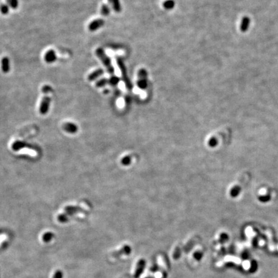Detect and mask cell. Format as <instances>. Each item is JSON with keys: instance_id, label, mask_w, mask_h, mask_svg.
Returning a JSON list of instances; mask_svg holds the SVG:
<instances>
[{"instance_id": "6da1fadb", "label": "cell", "mask_w": 278, "mask_h": 278, "mask_svg": "<svg viewBox=\"0 0 278 278\" xmlns=\"http://www.w3.org/2000/svg\"><path fill=\"white\" fill-rule=\"evenodd\" d=\"M95 54L97 58L101 60L102 63L104 65L108 73L111 75H114L115 68L112 65L111 60L110 57L107 55L104 50L101 48H98L95 50Z\"/></svg>"}, {"instance_id": "7a4b0ae2", "label": "cell", "mask_w": 278, "mask_h": 278, "mask_svg": "<svg viewBox=\"0 0 278 278\" xmlns=\"http://www.w3.org/2000/svg\"><path fill=\"white\" fill-rule=\"evenodd\" d=\"M116 62H117V64L118 66V68H119L121 70L122 79L124 82L126 88L128 90H131L133 89V84L131 83V81L130 79V77H129L128 76L126 66L124 63L123 59H122V58H121L120 56H117Z\"/></svg>"}, {"instance_id": "3957f363", "label": "cell", "mask_w": 278, "mask_h": 278, "mask_svg": "<svg viewBox=\"0 0 278 278\" xmlns=\"http://www.w3.org/2000/svg\"><path fill=\"white\" fill-rule=\"evenodd\" d=\"M82 211H83V209L79 207H75V206L66 207L65 209V213L61 214L58 216V220L61 223L66 222L71 216H73L79 212H82Z\"/></svg>"}, {"instance_id": "277c9868", "label": "cell", "mask_w": 278, "mask_h": 278, "mask_svg": "<svg viewBox=\"0 0 278 278\" xmlns=\"http://www.w3.org/2000/svg\"><path fill=\"white\" fill-rule=\"evenodd\" d=\"M147 71L146 69L141 68L138 71V79L137 82V86L139 89L144 90L148 86Z\"/></svg>"}, {"instance_id": "5b68a950", "label": "cell", "mask_w": 278, "mask_h": 278, "mask_svg": "<svg viewBox=\"0 0 278 278\" xmlns=\"http://www.w3.org/2000/svg\"><path fill=\"white\" fill-rule=\"evenodd\" d=\"M50 102L51 99L50 97L45 95L43 97L39 106V112L41 115H46L48 113L50 108Z\"/></svg>"}, {"instance_id": "8992f818", "label": "cell", "mask_w": 278, "mask_h": 278, "mask_svg": "<svg viewBox=\"0 0 278 278\" xmlns=\"http://www.w3.org/2000/svg\"><path fill=\"white\" fill-rule=\"evenodd\" d=\"M105 24V21L103 19H96L94 21H92L88 25V30L90 32H95V31L99 30L101 27H102Z\"/></svg>"}, {"instance_id": "52a82bcc", "label": "cell", "mask_w": 278, "mask_h": 278, "mask_svg": "<svg viewBox=\"0 0 278 278\" xmlns=\"http://www.w3.org/2000/svg\"><path fill=\"white\" fill-rule=\"evenodd\" d=\"M146 261L141 259L140 260H138L137 264L136 266V269L135 270V273H134V277L135 278H138L141 276V274L143 273V271L145 269V266H146Z\"/></svg>"}, {"instance_id": "ba28073f", "label": "cell", "mask_w": 278, "mask_h": 278, "mask_svg": "<svg viewBox=\"0 0 278 278\" xmlns=\"http://www.w3.org/2000/svg\"><path fill=\"white\" fill-rule=\"evenodd\" d=\"M44 59L46 63H54L58 59V56H57L55 50H49L46 51L44 56Z\"/></svg>"}, {"instance_id": "9c48e42d", "label": "cell", "mask_w": 278, "mask_h": 278, "mask_svg": "<svg viewBox=\"0 0 278 278\" xmlns=\"http://www.w3.org/2000/svg\"><path fill=\"white\" fill-rule=\"evenodd\" d=\"M131 247L129 245H124L119 250L113 252L112 256L114 257H119L122 255H129L131 253Z\"/></svg>"}, {"instance_id": "30bf717a", "label": "cell", "mask_w": 278, "mask_h": 278, "mask_svg": "<svg viewBox=\"0 0 278 278\" xmlns=\"http://www.w3.org/2000/svg\"><path fill=\"white\" fill-rule=\"evenodd\" d=\"M104 74V70L102 68H98L94 71H92L91 74H90L88 76V80L89 81H94L99 79L100 77Z\"/></svg>"}, {"instance_id": "8fae6325", "label": "cell", "mask_w": 278, "mask_h": 278, "mask_svg": "<svg viewBox=\"0 0 278 278\" xmlns=\"http://www.w3.org/2000/svg\"><path fill=\"white\" fill-rule=\"evenodd\" d=\"M250 24V19L245 16L241 19V22L240 23V30L242 32H246L249 30Z\"/></svg>"}, {"instance_id": "7c38bea8", "label": "cell", "mask_w": 278, "mask_h": 278, "mask_svg": "<svg viewBox=\"0 0 278 278\" xmlns=\"http://www.w3.org/2000/svg\"><path fill=\"white\" fill-rule=\"evenodd\" d=\"M63 130L66 132L70 133H75L78 130V127L74 123L71 122H66L65 123L63 126Z\"/></svg>"}, {"instance_id": "4fadbf2b", "label": "cell", "mask_w": 278, "mask_h": 278, "mask_svg": "<svg viewBox=\"0 0 278 278\" xmlns=\"http://www.w3.org/2000/svg\"><path fill=\"white\" fill-rule=\"evenodd\" d=\"M1 66H2V70L3 73L7 74L9 72L10 70V60L7 57H4L2 59L1 61Z\"/></svg>"}, {"instance_id": "5bb4252c", "label": "cell", "mask_w": 278, "mask_h": 278, "mask_svg": "<svg viewBox=\"0 0 278 278\" xmlns=\"http://www.w3.org/2000/svg\"><path fill=\"white\" fill-rule=\"evenodd\" d=\"M108 2L111 5L113 10L117 13H120L122 11V6L120 0H108Z\"/></svg>"}, {"instance_id": "9a60e30c", "label": "cell", "mask_w": 278, "mask_h": 278, "mask_svg": "<svg viewBox=\"0 0 278 278\" xmlns=\"http://www.w3.org/2000/svg\"><path fill=\"white\" fill-rule=\"evenodd\" d=\"M30 146L28 144L25 143L22 141H15L12 146V148L13 149L14 151H18L19 149H22L24 147H29Z\"/></svg>"}, {"instance_id": "2e32d148", "label": "cell", "mask_w": 278, "mask_h": 278, "mask_svg": "<svg viewBox=\"0 0 278 278\" xmlns=\"http://www.w3.org/2000/svg\"><path fill=\"white\" fill-rule=\"evenodd\" d=\"M241 188L240 185H234V186L230 190V197L233 198H236L237 197H238V195L241 193Z\"/></svg>"}, {"instance_id": "e0dca14e", "label": "cell", "mask_w": 278, "mask_h": 278, "mask_svg": "<svg viewBox=\"0 0 278 278\" xmlns=\"http://www.w3.org/2000/svg\"><path fill=\"white\" fill-rule=\"evenodd\" d=\"M163 7L168 10H172L175 7V2L174 0H166L163 2Z\"/></svg>"}, {"instance_id": "ac0fdd59", "label": "cell", "mask_w": 278, "mask_h": 278, "mask_svg": "<svg viewBox=\"0 0 278 278\" xmlns=\"http://www.w3.org/2000/svg\"><path fill=\"white\" fill-rule=\"evenodd\" d=\"M108 80H109V84H110V86L113 87L116 86L118 83H119V82L121 81L119 77L115 75H111L110 77V78L108 79Z\"/></svg>"}, {"instance_id": "d6986e66", "label": "cell", "mask_w": 278, "mask_h": 278, "mask_svg": "<svg viewBox=\"0 0 278 278\" xmlns=\"http://www.w3.org/2000/svg\"><path fill=\"white\" fill-rule=\"evenodd\" d=\"M110 12H111V10H110V8L109 7V5L106 3L102 5L101 8V13L102 15H104V16H108V15H110Z\"/></svg>"}, {"instance_id": "ffe728a7", "label": "cell", "mask_w": 278, "mask_h": 278, "mask_svg": "<svg viewBox=\"0 0 278 278\" xmlns=\"http://www.w3.org/2000/svg\"><path fill=\"white\" fill-rule=\"evenodd\" d=\"M109 84V80L107 78H102L95 82V86L97 88H102Z\"/></svg>"}, {"instance_id": "44dd1931", "label": "cell", "mask_w": 278, "mask_h": 278, "mask_svg": "<svg viewBox=\"0 0 278 278\" xmlns=\"http://www.w3.org/2000/svg\"><path fill=\"white\" fill-rule=\"evenodd\" d=\"M272 197H271V195L270 194H263V195H260L259 196V197H258V200L261 203H267V202H269L270 200H271Z\"/></svg>"}, {"instance_id": "7402d4cb", "label": "cell", "mask_w": 278, "mask_h": 278, "mask_svg": "<svg viewBox=\"0 0 278 278\" xmlns=\"http://www.w3.org/2000/svg\"><path fill=\"white\" fill-rule=\"evenodd\" d=\"M8 5L12 9H17L19 6L18 0H7Z\"/></svg>"}, {"instance_id": "603a6c76", "label": "cell", "mask_w": 278, "mask_h": 278, "mask_svg": "<svg viewBox=\"0 0 278 278\" xmlns=\"http://www.w3.org/2000/svg\"><path fill=\"white\" fill-rule=\"evenodd\" d=\"M0 11H1L2 14L7 15L9 12V6L7 4H2L0 6Z\"/></svg>"}, {"instance_id": "cb8c5ba5", "label": "cell", "mask_w": 278, "mask_h": 278, "mask_svg": "<svg viewBox=\"0 0 278 278\" xmlns=\"http://www.w3.org/2000/svg\"><path fill=\"white\" fill-rule=\"evenodd\" d=\"M54 234L51 233H46L43 236V240L45 242H48L51 240H52Z\"/></svg>"}, {"instance_id": "d4e9b609", "label": "cell", "mask_w": 278, "mask_h": 278, "mask_svg": "<svg viewBox=\"0 0 278 278\" xmlns=\"http://www.w3.org/2000/svg\"><path fill=\"white\" fill-rule=\"evenodd\" d=\"M203 252H201V251H197V252H195L193 254V257H194V258L196 260H197V261H200V260H202V257H203Z\"/></svg>"}, {"instance_id": "484cf974", "label": "cell", "mask_w": 278, "mask_h": 278, "mask_svg": "<svg viewBox=\"0 0 278 278\" xmlns=\"http://www.w3.org/2000/svg\"><path fill=\"white\" fill-rule=\"evenodd\" d=\"M229 240V236L226 233H222L220 235V238L219 241L220 243H225V242Z\"/></svg>"}, {"instance_id": "4316f807", "label": "cell", "mask_w": 278, "mask_h": 278, "mask_svg": "<svg viewBox=\"0 0 278 278\" xmlns=\"http://www.w3.org/2000/svg\"><path fill=\"white\" fill-rule=\"evenodd\" d=\"M180 256H181V250H180V248H177L176 249L174 250V253H173V258L174 260H178L180 258Z\"/></svg>"}, {"instance_id": "83f0119b", "label": "cell", "mask_w": 278, "mask_h": 278, "mask_svg": "<svg viewBox=\"0 0 278 278\" xmlns=\"http://www.w3.org/2000/svg\"><path fill=\"white\" fill-rule=\"evenodd\" d=\"M53 278H63V272L60 270H58L55 272Z\"/></svg>"}, {"instance_id": "f1b7e54d", "label": "cell", "mask_w": 278, "mask_h": 278, "mask_svg": "<svg viewBox=\"0 0 278 278\" xmlns=\"http://www.w3.org/2000/svg\"><path fill=\"white\" fill-rule=\"evenodd\" d=\"M257 268V264L256 261H252V263H251V266H250V269H251V271L254 272V271L256 270Z\"/></svg>"}, {"instance_id": "f546056e", "label": "cell", "mask_w": 278, "mask_h": 278, "mask_svg": "<svg viewBox=\"0 0 278 278\" xmlns=\"http://www.w3.org/2000/svg\"><path fill=\"white\" fill-rule=\"evenodd\" d=\"M51 90V87L49 86H45L43 87L42 91L44 93V94H47Z\"/></svg>"}, {"instance_id": "4dcf8cb0", "label": "cell", "mask_w": 278, "mask_h": 278, "mask_svg": "<svg viewBox=\"0 0 278 278\" xmlns=\"http://www.w3.org/2000/svg\"><path fill=\"white\" fill-rule=\"evenodd\" d=\"M146 278H153L152 277H146Z\"/></svg>"}]
</instances>
